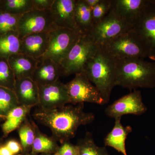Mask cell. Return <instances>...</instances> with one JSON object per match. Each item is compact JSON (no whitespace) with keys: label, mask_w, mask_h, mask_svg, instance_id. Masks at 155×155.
Wrapping results in <instances>:
<instances>
[{"label":"cell","mask_w":155,"mask_h":155,"mask_svg":"<svg viewBox=\"0 0 155 155\" xmlns=\"http://www.w3.org/2000/svg\"><path fill=\"white\" fill-rule=\"evenodd\" d=\"M40 124L48 127L53 137L61 143L69 141L76 134L78 127L90 124L95 116L84 110V104L69 105L48 111L39 110L32 114Z\"/></svg>","instance_id":"cell-1"},{"label":"cell","mask_w":155,"mask_h":155,"mask_svg":"<svg viewBox=\"0 0 155 155\" xmlns=\"http://www.w3.org/2000/svg\"><path fill=\"white\" fill-rule=\"evenodd\" d=\"M115 84L130 90L154 88L155 62L140 58L116 59Z\"/></svg>","instance_id":"cell-2"},{"label":"cell","mask_w":155,"mask_h":155,"mask_svg":"<svg viewBox=\"0 0 155 155\" xmlns=\"http://www.w3.org/2000/svg\"><path fill=\"white\" fill-rule=\"evenodd\" d=\"M116 59L98 47L96 52L85 64L83 72L97 88L106 104L116 86Z\"/></svg>","instance_id":"cell-3"},{"label":"cell","mask_w":155,"mask_h":155,"mask_svg":"<svg viewBox=\"0 0 155 155\" xmlns=\"http://www.w3.org/2000/svg\"><path fill=\"white\" fill-rule=\"evenodd\" d=\"M98 47L116 59L147 58L144 48L133 28Z\"/></svg>","instance_id":"cell-4"},{"label":"cell","mask_w":155,"mask_h":155,"mask_svg":"<svg viewBox=\"0 0 155 155\" xmlns=\"http://www.w3.org/2000/svg\"><path fill=\"white\" fill-rule=\"evenodd\" d=\"M98 46L88 34H83L80 36L64 60L61 65L63 76L83 72L84 67L89 59L94 55Z\"/></svg>","instance_id":"cell-5"},{"label":"cell","mask_w":155,"mask_h":155,"mask_svg":"<svg viewBox=\"0 0 155 155\" xmlns=\"http://www.w3.org/2000/svg\"><path fill=\"white\" fill-rule=\"evenodd\" d=\"M49 34L48 48L42 57L50 58L61 64L83 34L69 28L56 27Z\"/></svg>","instance_id":"cell-6"},{"label":"cell","mask_w":155,"mask_h":155,"mask_svg":"<svg viewBox=\"0 0 155 155\" xmlns=\"http://www.w3.org/2000/svg\"><path fill=\"white\" fill-rule=\"evenodd\" d=\"M133 27V25L124 21L110 10L101 22L93 26L88 34L99 46L127 32Z\"/></svg>","instance_id":"cell-7"},{"label":"cell","mask_w":155,"mask_h":155,"mask_svg":"<svg viewBox=\"0 0 155 155\" xmlns=\"http://www.w3.org/2000/svg\"><path fill=\"white\" fill-rule=\"evenodd\" d=\"M69 98V104L76 105L90 103L99 105L106 104L97 88L90 81L85 74L78 73L66 84Z\"/></svg>","instance_id":"cell-8"},{"label":"cell","mask_w":155,"mask_h":155,"mask_svg":"<svg viewBox=\"0 0 155 155\" xmlns=\"http://www.w3.org/2000/svg\"><path fill=\"white\" fill-rule=\"evenodd\" d=\"M56 27L51 11H41L33 9L19 17L17 31L21 40L33 34L50 32Z\"/></svg>","instance_id":"cell-9"},{"label":"cell","mask_w":155,"mask_h":155,"mask_svg":"<svg viewBox=\"0 0 155 155\" xmlns=\"http://www.w3.org/2000/svg\"><path fill=\"white\" fill-rule=\"evenodd\" d=\"M151 4L133 27L137 34L147 57L155 61V5Z\"/></svg>","instance_id":"cell-10"},{"label":"cell","mask_w":155,"mask_h":155,"mask_svg":"<svg viewBox=\"0 0 155 155\" xmlns=\"http://www.w3.org/2000/svg\"><path fill=\"white\" fill-rule=\"evenodd\" d=\"M147 108L143 101L140 91L134 90L114 101L106 108V115L114 119L127 114L140 116Z\"/></svg>","instance_id":"cell-11"},{"label":"cell","mask_w":155,"mask_h":155,"mask_svg":"<svg viewBox=\"0 0 155 155\" xmlns=\"http://www.w3.org/2000/svg\"><path fill=\"white\" fill-rule=\"evenodd\" d=\"M38 87L39 102L38 106L40 111L52 110L69 104L67 85L60 80L48 85Z\"/></svg>","instance_id":"cell-12"},{"label":"cell","mask_w":155,"mask_h":155,"mask_svg":"<svg viewBox=\"0 0 155 155\" xmlns=\"http://www.w3.org/2000/svg\"><path fill=\"white\" fill-rule=\"evenodd\" d=\"M151 2V0H111L110 10L134 27Z\"/></svg>","instance_id":"cell-13"},{"label":"cell","mask_w":155,"mask_h":155,"mask_svg":"<svg viewBox=\"0 0 155 155\" xmlns=\"http://www.w3.org/2000/svg\"><path fill=\"white\" fill-rule=\"evenodd\" d=\"M76 2V0H54L50 11L53 22L57 27L69 28L81 33L75 22Z\"/></svg>","instance_id":"cell-14"},{"label":"cell","mask_w":155,"mask_h":155,"mask_svg":"<svg viewBox=\"0 0 155 155\" xmlns=\"http://www.w3.org/2000/svg\"><path fill=\"white\" fill-rule=\"evenodd\" d=\"M31 78L38 85L45 86L55 82L63 75L61 64L45 57L39 58Z\"/></svg>","instance_id":"cell-15"},{"label":"cell","mask_w":155,"mask_h":155,"mask_svg":"<svg viewBox=\"0 0 155 155\" xmlns=\"http://www.w3.org/2000/svg\"><path fill=\"white\" fill-rule=\"evenodd\" d=\"M14 91L19 105L30 108L38 105L39 87L31 78L16 79Z\"/></svg>","instance_id":"cell-16"},{"label":"cell","mask_w":155,"mask_h":155,"mask_svg":"<svg viewBox=\"0 0 155 155\" xmlns=\"http://www.w3.org/2000/svg\"><path fill=\"white\" fill-rule=\"evenodd\" d=\"M50 32H43L27 35L21 40L20 54L38 59L47 51L50 41Z\"/></svg>","instance_id":"cell-17"},{"label":"cell","mask_w":155,"mask_h":155,"mask_svg":"<svg viewBox=\"0 0 155 155\" xmlns=\"http://www.w3.org/2000/svg\"><path fill=\"white\" fill-rule=\"evenodd\" d=\"M121 120V118L115 119L114 127L105 137L104 143L105 146L111 147L123 155H127L125 141L132 129L131 126H123Z\"/></svg>","instance_id":"cell-18"},{"label":"cell","mask_w":155,"mask_h":155,"mask_svg":"<svg viewBox=\"0 0 155 155\" xmlns=\"http://www.w3.org/2000/svg\"><path fill=\"white\" fill-rule=\"evenodd\" d=\"M8 61L15 79H17L25 77L31 78L38 60L25 54L18 53L10 56Z\"/></svg>","instance_id":"cell-19"},{"label":"cell","mask_w":155,"mask_h":155,"mask_svg":"<svg viewBox=\"0 0 155 155\" xmlns=\"http://www.w3.org/2000/svg\"><path fill=\"white\" fill-rule=\"evenodd\" d=\"M31 109L19 105L9 112L2 125L3 137H7L10 133L19 128L27 119Z\"/></svg>","instance_id":"cell-20"},{"label":"cell","mask_w":155,"mask_h":155,"mask_svg":"<svg viewBox=\"0 0 155 155\" xmlns=\"http://www.w3.org/2000/svg\"><path fill=\"white\" fill-rule=\"evenodd\" d=\"M21 40L17 31L0 36V57L8 60L12 55L20 53Z\"/></svg>","instance_id":"cell-21"},{"label":"cell","mask_w":155,"mask_h":155,"mask_svg":"<svg viewBox=\"0 0 155 155\" xmlns=\"http://www.w3.org/2000/svg\"><path fill=\"white\" fill-rule=\"evenodd\" d=\"M75 20L78 29L83 34H88L92 27V9L83 0H76Z\"/></svg>","instance_id":"cell-22"},{"label":"cell","mask_w":155,"mask_h":155,"mask_svg":"<svg viewBox=\"0 0 155 155\" xmlns=\"http://www.w3.org/2000/svg\"><path fill=\"white\" fill-rule=\"evenodd\" d=\"M35 137L32 146L33 153H50L58 151L59 147L57 140L52 137L46 135L40 130L38 127L32 121Z\"/></svg>","instance_id":"cell-23"},{"label":"cell","mask_w":155,"mask_h":155,"mask_svg":"<svg viewBox=\"0 0 155 155\" xmlns=\"http://www.w3.org/2000/svg\"><path fill=\"white\" fill-rule=\"evenodd\" d=\"M33 10L32 0H0V11L22 16Z\"/></svg>","instance_id":"cell-24"},{"label":"cell","mask_w":155,"mask_h":155,"mask_svg":"<svg viewBox=\"0 0 155 155\" xmlns=\"http://www.w3.org/2000/svg\"><path fill=\"white\" fill-rule=\"evenodd\" d=\"M79 155H110L106 147H99L95 143L91 133L87 132L77 144Z\"/></svg>","instance_id":"cell-25"},{"label":"cell","mask_w":155,"mask_h":155,"mask_svg":"<svg viewBox=\"0 0 155 155\" xmlns=\"http://www.w3.org/2000/svg\"><path fill=\"white\" fill-rule=\"evenodd\" d=\"M19 106L14 91L0 86V116L6 118L11 110Z\"/></svg>","instance_id":"cell-26"},{"label":"cell","mask_w":155,"mask_h":155,"mask_svg":"<svg viewBox=\"0 0 155 155\" xmlns=\"http://www.w3.org/2000/svg\"><path fill=\"white\" fill-rule=\"evenodd\" d=\"M28 119H25L18 128V134L20 138L22 148L23 150L28 149L29 148H32L35 137L34 129L32 121H28Z\"/></svg>","instance_id":"cell-27"},{"label":"cell","mask_w":155,"mask_h":155,"mask_svg":"<svg viewBox=\"0 0 155 155\" xmlns=\"http://www.w3.org/2000/svg\"><path fill=\"white\" fill-rule=\"evenodd\" d=\"M15 76L7 59L0 57V86L14 91Z\"/></svg>","instance_id":"cell-28"},{"label":"cell","mask_w":155,"mask_h":155,"mask_svg":"<svg viewBox=\"0 0 155 155\" xmlns=\"http://www.w3.org/2000/svg\"><path fill=\"white\" fill-rule=\"evenodd\" d=\"M20 16L0 11V36L10 31H17Z\"/></svg>","instance_id":"cell-29"},{"label":"cell","mask_w":155,"mask_h":155,"mask_svg":"<svg viewBox=\"0 0 155 155\" xmlns=\"http://www.w3.org/2000/svg\"><path fill=\"white\" fill-rule=\"evenodd\" d=\"M111 8V0H101L100 2L92 9V27L101 22L107 16Z\"/></svg>","instance_id":"cell-30"},{"label":"cell","mask_w":155,"mask_h":155,"mask_svg":"<svg viewBox=\"0 0 155 155\" xmlns=\"http://www.w3.org/2000/svg\"><path fill=\"white\" fill-rule=\"evenodd\" d=\"M61 144L54 155H79L77 145L72 144L69 141L64 142Z\"/></svg>","instance_id":"cell-31"},{"label":"cell","mask_w":155,"mask_h":155,"mask_svg":"<svg viewBox=\"0 0 155 155\" xmlns=\"http://www.w3.org/2000/svg\"><path fill=\"white\" fill-rule=\"evenodd\" d=\"M54 0H32L33 9L38 11H50Z\"/></svg>","instance_id":"cell-32"},{"label":"cell","mask_w":155,"mask_h":155,"mask_svg":"<svg viewBox=\"0 0 155 155\" xmlns=\"http://www.w3.org/2000/svg\"><path fill=\"white\" fill-rule=\"evenodd\" d=\"M5 146L14 155L19 153L22 149L21 144L14 140H11L7 142Z\"/></svg>","instance_id":"cell-33"},{"label":"cell","mask_w":155,"mask_h":155,"mask_svg":"<svg viewBox=\"0 0 155 155\" xmlns=\"http://www.w3.org/2000/svg\"><path fill=\"white\" fill-rule=\"evenodd\" d=\"M0 155H14V154L5 145L2 144L0 147Z\"/></svg>","instance_id":"cell-34"},{"label":"cell","mask_w":155,"mask_h":155,"mask_svg":"<svg viewBox=\"0 0 155 155\" xmlns=\"http://www.w3.org/2000/svg\"><path fill=\"white\" fill-rule=\"evenodd\" d=\"M83 1L86 3V5L92 9L98 4L101 0H83Z\"/></svg>","instance_id":"cell-35"},{"label":"cell","mask_w":155,"mask_h":155,"mask_svg":"<svg viewBox=\"0 0 155 155\" xmlns=\"http://www.w3.org/2000/svg\"><path fill=\"white\" fill-rule=\"evenodd\" d=\"M5 118L0 116V123L2 122L3 121H5Z\"/></svg>","instance_id":"cell-36"},{"label":"cell","mask_w":155,"mask_h":155,"mask_svg":"<svg viewBox=\"0 0 155 155\" xmlns=\"http://www.w3.org/2000/svg\"><path fill=\"white\" fill-rule=\"evenodd\" d=\"M152 1L153 2L155 5V0H152Z\"/></svg>","instance_id":"cell-37"},{"label":"cell","mask_w":155,"mask_h":155,"mask_svg":"<svg viewBox=\"0 0 155 155\" xmlns=\"http://www.w3.org/2000/svg\"><path fill=\"white\" fill-rule=\"evenodd\" d=\"M2 143H1V140H0V147H1V146L2 145Z\"/></svg>","instance_id":"cell-38"}]
</instances>
